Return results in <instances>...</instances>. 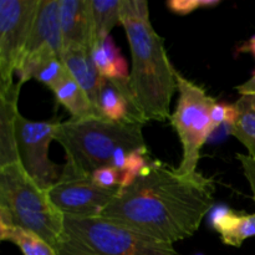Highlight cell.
Instances as JSON below:
<instances>
[{"label": "cell", "mask_w": 255, "mask_h": 255, "mask_svg": "<svg viewBox=\"0 0 255 255\" xmlns=\"http://www.w3.org/2000/svg\"><path fill=\"white\" fill-rule=\"evenodd\" d=\"M214 186L202 173L186 177L151 159L136 181L121 188L101 218L162 243L193 236L213 208Z\"/></svg>", "instance_id": "obj_1"}, {"label": "cell", "mask_w": 255, "mask_h": 255, "mask_svg": "<svg viewBox=\"0 0 255 255\" xmlns=\"http://www.w3.org/2000/svg\"><path fill=\"white\" fill-rule=\"evenodd\" d=\"M121 25L131 49L128 80L134 102L146 122L167 121L177 91V70L167 54L164 39L152 26L148 2L122 0Z\"/></svg>", "instance_id": "obj_2"}, {"label": "cell", "mask_w": 255, "mask_h": 255, "mask_svg": "<svg viewBox=\"0 0 255 255\" xmlns=\"http://www.w3.org/2000/svg\"><path fill=\"white\" fill-rule=\"evenodd\" d=\"M142 126L112 122L102 117L57 122L54 139L66 153L60 178H91L96 169L112 166L119 148L147 151Z\"/></svg>", "instance_id": "obj_3"}, {"label": "cell", "mask_w": 255, "mask_h": 255, "mask_svg": "<svg viewBox=\"0 0 255 255\" xmlns=\"http://www.w3.org/2000/svg\"><path fill=\"white\" fill-rule=\"evenodd\" d=\"M64 218L49 191L40 187L19 162L0 167V223L34 232L55 248Z\"/></svg>", "instance_id": "obj_4"}, {"label": "cell", "mask_w": 255, "mask_h": 255, "mask_svg": "<svg viewBox=\"0 0 255 255\" xmlns=\"http://www.w3.org/2000/svg\"><path fill=\"white\" fill-rule=\"evenodd\" d=\"M57 255H179L173 244L137 233L101 217L65 214Z\"/></svg>", "instance_id": "obj_5"}, {"label": "cell", "mask_w": 255, "mask_h": 255, "mask_svg": "<svg viewBox=\"0 0 255 255\" xmlns=\"http://www.w3.org/2000/svg\"><path fill=\"white\" fill-rule=\"evenodd\" d=\"M176 80L178 100L169 121L183 148L182 161L176 169L182 176L192 177L199 173L197 167L202 147L213 133L212 110L217 100L178 71H176Z\"/></svg>", "instance_id": "obj_6"}, {"label": "cell", "mask_w": 255, "mask_h": 255, "mask_svg": "<svg viewBox=\"0 0 255 255\" xmlns=\"http://www.w3.org/2000/svg\"><path fill=\"white\" fill-rule=\"evenodd\" d=\"M40 0H0V92L15 85L14 75L26 49Z\"/></svg>", "instance_id": "obj_7"}, {"label": "cell", "mask_w": 255, "mask_h": 255, "mask_svg": "<svg viewBox=\"0 0 255 255\" xmlns=\"http://www.w3.org/2000/svg\"><path fill=\"white\" fill-rule=\"evenodd\" d=\"M57 121H30L19 115L15 136L19 163L27 174L49 191L61 177L64 166L50 159V144L54 139Z\"/></svg>", "instance_id": "obj_8"}, {"label": "cell", "mask_w": 255, "mask_h": 255, "mask_svg": "<svg viewBox=\"0 0 255 255\" xmlns=\"http://www.w3.org/2000/svg\"><path fill=\"white\" fill-rule=\"evenodd\" d=\"M64 42L60 26L59 0H40L31 35L16 70L17 82L24 85L34 79L40 65L52 57H61Z\"/></svg>", "instance_id": "obj_9"}, {"label": "cell", "mask_w": 255, "mask_h": 255, "mask_svg": "<svg viewBox=\"0 0 255 255\" xmlns=\"http://www.w3.org/2000/svg\"><path fill=\"white\" fill-rule=\"evenodd\" d=\"M121 187L101 188L91 178H60L49 189L50 198L64 214L75 217H101Z\"/></svg>", "instance_id": "obj_10"}, {"label": "cell", "mask_w": 255, "mask_h": 255, "mask_svg": "<svg viewBox=\"0 0 255 255\" xmlns=\"http://www.w3.org/2000/svg\"><path fill=\"white\" fill-rule=\"evenodd\" d=\"M97 110L102 119L121 124H147L139 112L129 80L102 79L97 94Z\"/></svg>", "instance_id": "obj_11"}, {"label": "cell", "mask_w": 255, "mask_h": 255, "mask_svg": "<svg viewBox=\"0 0 255 255\" xmlns=\"http://www.w3.org/2000/svg\"><path fill=\"white\" fill-rule=\"evenodd\" d=\"M59 15L64 51L75 46L92 49L91 0H59Z\"/></svg>", "instance_id": "obj_12"}, {"label": "cell", "mask_w": 255, "mask_h": 255, "mask_svg": "<svg viewBox=\"0 0 255 255\" xmlns=\"http://www.w3.org/2000/svg\"><path fill=\"white\" fill-rule=\"evenodd\" d=\"M209 224L226 246L241 248L247 239L255 237V213H239L223 204L212 209Z\"/></svg>", "instance_id": "obj_13"}, {"label": "cell", "mask_w": 255, "mask_h": 255, "mask_svg": "<svg viewBox=\"0 0 255 255\" xmlns=\"http://www.w3.org/2000/svg\"><path fill=\"white\" fill-rule=\"evenodd\" d=\"M21 86L15 82L11 89L0 92V167L19 162L15 127L20 115L17 101Z\"/></svg>", "instance_id": "obj_14"}, {"label": "cell", "mask_w": 255, "mask_h": 255, "mask_svg": "<svg viewBox=\"0 0 255 255\" xmlns=\"http://www.w3.org/2000/svg\"><path fill=\"white\" fill-rule=\"evenodd\" d=\"M61 59L66 65L72 79L84 89L97 110V94L104 77L100 75L95 65L91 49L84 46L70 47L62 52Z\"/></svg>", "instance_id": "obj_15"}, {"label": "cell", "mask_w": 255, "mask_h": 255, "mask_svg": "<svg viewBox=\"0 0 255 255\" xmlns=\"http://www.w3.org/2000/svg\"><path fill=\"white\" fill-rule=\"evenodd\" d=\"M56 101L71 115L72 120L101 117L90 97L70 75L54 91Z\"/></svg>", "instance_id": "obj_16"}, {"label": "cell", "mask_w": 255, "mask_h": 255, "mask_svg": "<svg viewBox=\"0 0 255 255\" xmlns=\"http://www.w3.org/2000/svg\"><path fill=\"white\" fill-rule=\"evenodd\" d=\"M92 59L100 75L110 80H128V66L111 36L94 45Z\"/></svg>", "instance_id": "obj_17"}, {"label": "cell", "mask_w": 255, "mask_h": 255, "mask_svg": "<svg viewBox=\"0 0 255 255\" xmlns=\"http://www.w3.org/2000/svg\"><path fill=\"white\" fill-rule=\"evenodd\" d=\"M234 107L237 117L231 126L232 136L248 149L251 156H255V94L241 95Z\"/></svg>", "instance_id": "obj_18"}, {"label": "cell", "mask_w": 255, "mask_h": 255, "mask_svg": "<svg viewBox=\"0 0 255 255\" xmlns=\"http://www.w3.org/2000/svg\"><path fill=\"white\" fill-rule=\"evenodd\" d=\"M122 0H91L92 25H94V45L104 41L110 32L121 24Z\"/></svg>", "instance_id": "obj_19"}, {"label": "cell", "mask_w": 255, "mask_h": 255, "mask_svg": "<svg viewBox=\"0 0 255 255\" xmlns=\"http://www.w3.org/2000/svg\"><path fill=\"white\" fill-rule=\"evenodd\" d=\"M0 239L14 243L22 255H57L51 244L34 232L0 223Z\"/></svg>", "instance_id": "obj_20"}, {"label": "cell", "mask_w": 255, "mask_h": 255, "mask_svg": "<svg viewBox=\"0 0 255 255\" xmlns=\"http://www.w3.org/2000/svg\"><path fill=\"white\" fill-rule=\"evenodd\" d=\"M69 76L70 72L61 57H52L47 60L37 67L34 74L35 80L44 84L52 91H55Z\"/></svg>", "instance_id": "obj_21"}, {"label": "cell", "mask_w": 255, "mask_h": 255, "mask_svg": "<svg viewBox=\"0 0 255 255\" xmlns=\"http://www.w3.org/2000/svg\"><path fill=\"white\" fill-rule=\"evenodd\" d=\"M221 4V0H171L167 7L178 15H187L198 9H209Z\"/></svg>", "instance_id": "obj_22"}, {"label": "cell", "mask_w": 255, "mask_h": 255, "mask_svg": "<svg viewBox=\"0 0 255 255\" xmlns=\"http://www.w3.org/2000/svg\"><path fill=\"white\" fill-rule=\"evenodd\" d=\"M121 176L122 173L117 168L112 166L101 167L92 173L91 179L96 186L101 188L112 189L121 187Z\"/></svg>", "instance_id": "obj_23"}, {"label": "cell", "mask_w": 255, "mask_h": 255, "mask_svg": "<svg viewBox=\"0 0 255 255\" xmlns=\"http://www.w3.org/2000/svg\"><path fill=\"white\" fill-rule=\"evenodd\" d=\"M236 117L237 111L234 105L217 102L212 110V129L214 132L222 125L232 126L236 121Z\"/></svg>", "instance_id": "obj_24"}, {"label": "cell", "mask_w": 255, "mask_h": 255, "mask_svg": "<svg viewBox=\"0 0 255 255\" xmlns=\"http://www.w3.org/2000/svg\"><path fill=\"white\" fill-rule=\"evenodd\" d=\"M239 163H241L243 173L246 176L247 181H248L249 187H251L252 196H253V201L255 202V156L251 154H237Z\"/></svg>", "instance_id": "obj_25"}, {"label": "cell", "mask_w": 255, "mask_h": 255, "mask_svg": "<svg viewBox=\"0 0 255 255\" xmlns=\"http://www.w3.org/2000/svg\"><path fill=\"white\" fill-rule=\"evenodd\" d=\"M238 90V92L241 95H247V94H255V74L251 77L249 80H247L244 84L239 85L236 87Z\"/></svg>", "instance_id": "obj_26"}, {"label": "cell", "mask_w": 255, "mask_h": 255, "mask_svg": "<svg viewBox=\"0 0 255 255\" xmlns=\"http://www.w3.org/2000/svg\"><path fill=\"white\" fill-rule=\"evenodd\" d=\"M241 51L242 52H251L255 59V35L254 36H252L251 39H249L248 41H247L246 44L241 47Z\"/></svg>", "instance_id": "obj_27"}]
</instances>
